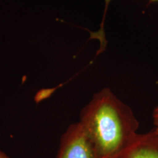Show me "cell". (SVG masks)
Returning <instances> with one entry per match:
<instances>
[{"mask_svg":"<svg viewBox=\"0 0 158 158\" xmlns=\"http://www.w3.org/2000/svg\"><path fill=\"white\" fill-rule=\"evenodd\" d=\"M152 117L153 120V124L155 126L154 129L158 133V105L154 108L152 114Z\"/></svg>","mask_w":158,"mask_h":158,"instance_id":"5b68a950","label":"cell"},{"mask_svg":"<svg viewBox=\"0 0 158 158\" xmlns=\"http://www.w3.org/2000/svg\"><path fill=\"white\" fill-rule=\"evenodd\" d=\"M98 158H120L137 135L140 123L133 110L109 88L97 92L83 108L78 122Z\"/></svg>","mask_w":158,"mask_h":158,"instance_id":"6da1fadb","label":"cell"},{"mask_svg":"<svg viewBox=\"0 0 158 158\" xmlns=\"http://www.w3.org/2000/svg\"><path fill=\"white\" fill-rule=\"evenodd\" d=\"M56 158H98L95 149L79 122L62 134Z\"/></svg>","mask_w":158,"mask_h":158,"instance_id":"7a4b0ae2","label":"cell"},{"mask_svg":"<svg viewBox=\"0 0 158 158\" xmlns=\"http://www.w3.org/2000/svg\"><path fill=\"white\" fill-rule=\"evenodd\" d=\"M149 1L152 2H158V0H149ZM111 0H105V4H106V7H105V10H104V14H103V19H102V21L101 23V25H100V29L99 30L98 32H96L97 36H98L99 37H105V31H104V21H105V18H106V12H107L108 10V7L109 5V4Z\"/></svg>","mask_w":158,"mask_h":158,"instance_id":"277c9868","label":"cell"},{"mask_svg":"<svg viewBox=\"0 0 158 158\" xmlns=\"http://www.w3.org/2000/svg\"><path fill=\"white\" fill-rule=\"evenodd\" d=\"M120 158H158V133L155 129L138 133Z\"/></svg>","mask_w":158,"mask_h":158,"instance_id":"3957f363","label":"cell"},{"mask_svg":"<svg viewBox=\"0 0 158 158\" xmlns=\"http://www.w3.org/2000/svg\"><path fill=\"white\" fill-rule=\"evenodd\" d=\"M0 158H10L9 156H7L4 152L0 150Z\"/></svg>","mask_w":158,"mask_h":158,"instance_id":"8992f818","label":"cell"}]
</instances>
